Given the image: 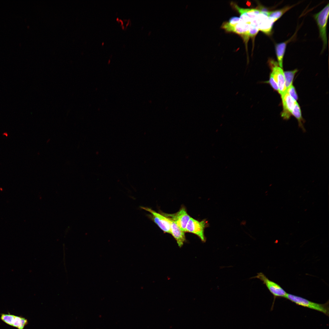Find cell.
Returning <instances> with one entry per match:
<instances>
[{
  "mask_svg": "<svg viewBox=\"0 0 329 329\" xmlns=\"http://www.w3.org/2000/svg\"><path fill=\"white\" fill-rule=\"evenodd\" d=\"M285 298L297 305L319 311L329 317L328 300L324 304H320L312 302L300 296L288 293Z\"/></svg>",
  "mask_w": 329,
  "mask_h": 329,
  "instance_id": "6da1fadb",
  "label": "cell"
},
{
  "mask_svg": "<svg viewBox=\"0 0 329 329\" xmlns=\"http://www.w3.org/2000/svg\"><path fill=\"white\" fill-rule=\"evenodd\" d=\"M329 8L328 3L320 11L313 16L319 28L320 37L323 42V50H324L327 44L326 28Z\"/></svg>",
  "mask_w": 329,
  "mask_h": 329,
  "instance_id": "7a4b0ae2",
  "label": "cell"
},
{
  "mask_svg": "<svg viewBox=\"0 0 329 329\" xmlns=\"http://www.w3.org/2000/svg\"><path fill=\"white\" fill-rule=\"evenodd\" d=\"M252 278H258L262 281L270 292L274 296V299L271 307V310L273 309L274 301L276 298H285L287 294V292L280 285L274 281L269 279L262 272L258 273L256 276Z\"/></svg>",
  "mask_w": 329,
  "mask_h": 329,
  "instance_id": "3957f363",
  "label": "cell"
},
{
  "mask_svg": "<svg viewBox=\"0 0 329 329\" xmlns=\"http://www.w3.org/2000/svg\"><path fill=\"white\" fill-rule=\"evenodd\" d=\"M268 63L271 72L270 73L277 83L278 88V92L281 95L286 91L284 73L282 68L274 60L270 59Z\"/></svg>",
  "mask_w": 329,
  "mask_h": 329,
  "instance_id": "277c9868",
  "label": "cell"
},
{
  "mask_svg": "<svg viewBox=\"0 0 329 329\" xmlns=\"http://www.w3.org/2000/svg\"><path fill=\"white\" fill-rule=\"evenodd\" d=\"M208 225L207 222L205 220L199 221L191 217L187 225L186 232L196 235L203 242H205L206 239L204 235V230Z\"/></svg>",
  "mask_w": 329,
  "mask_h": 329,
  "instance_id": "5b68a950",
  "label": "cell"
},
{
  "mask_svg": "<svg viewBox=\"0 0 329 329\" xmlns=\"http://www.w3.org/2000/svg\"><path fill=\"white\" fill-rule=\"evenodd\" d=\"M160 213L175 222L184 232L187 223L191 218L187 213L185 207L182 206L176 213L172 214L163 212Z\"/></svg>",
  "mask_w": 329,
  "mask_h": 329,
  "instance_id": "8992f818",
  "label": "cell"
},
{
  "mask_svg": "<svg viewBox=\"0 0 329 329\" xmlns=\"http://www.w3.org/2000/svg\"><path fill=\"white\" fill-rule=\"evenodd\" d=\"M140 207L151 213V215H148V217L153 220L164 232L171 234L170 224L168 218L150 208L142 206Z\"/></svg>",
  "mask_w": 329,
  "mask_h": 329,
  "instance_id": "52a82bcc",
  "label": "cell"
},
{
  "mask_svg": "<svg viewBox=\"0 0 329 329\" xmlns=\"http://www.w3.org/2000/svg\"><path fill=\"white\" fill-rule=\"evenodd\" d=\"M260 12L256 18L259 30L266 34H270L275 22L268 16V11L264 8L260 9Z\"/></svg>",
  "mask_w": 329,
  "mask_h": 329,
  "instance_id": "ba28073f",
  "label": "cell"
},
{
  "mask_svg": "<svg viewBox=\"0 0 329 329\" xmlns=\"http://www.w3.org/2000/svg\"><path fill=\"white\" fill-rule=\"evenodd\" d=\"M250 24L242 21L234 25H231L228 22H225L222 24V28L227 32H233L240 35L246 43L249 38V30Z\"/></svg>",
  "mask_w": 329,
  "mask_h": 329,
  "instance_id": "9c48e42d",
  "label": "cell"
},
{
  "mask_svg": "<svg viewBox=\"0 0 329 329\" xmlns=\"http://www.w3.org/2000/svg\"><path fill=\"white\" fill-rule=\"evenodd\" d=\"M281 96L283 107L281 115L284 119H288L291 115L297 101L286 91Z\"/></svg>",
  "mask_w": 329,
  "mask_h": 329,
  "instance_id": "30bf717a",
  "label": "cell"
},
{
  "mask_svg": "<svg viewBox=\"0 0 329 329\" xmlns=\"http://www.w3.org/2000/svg\"><path fill=\"white\" fill-rule=\"evenodd\" d=\"M168 219L170 224L171 234L176 240L178 246L181 247L186 241L185 232L173 221Z\"/></svg>",
  "mask_w": 329,
  "mask_h": 329,
  "instance_id": "8fae6325",
  "label": "cell"
},
{
  "mask_svg": "<svg viewBox=\"0 0 329 329\" xmlns=\"http://www.w3.org/2000/svg\"><path fill=\"white\" fill-rule=\"evenodd\" d=\"M289 40L284 42L276 44L275 45V50L278 64L282 68L283 67V59L285 49L288 43L290 41Z\"/></svg>",
  "mask_w": 329,
  "mask_h": 329,
  "instance_id": "7c38bea8",
  "label": "cell"
},
{
  "mask_svg": "<svg viewBox=\"0 0 329 329\" xmlns=\"http://www.w3.org/2000/svg\"><path fill=\"white\" fill-rule=\"evenodd\" d=\"M232 5L240 13V15H246L249 17L252 21L256 18L257 16L260 12V9L241 8L237 4L233 3H232Z\"/></svg>",
  "mask_w": 329,
  "mask_h": 329,
  "instance_id": "4fadbf2b",
  "label": "cell"
},
{
  "mask_svg": "<svg viewBox=\"0 0 329 329\" xmlns=\"http://www.w3.org/2000/svg\"><path fill=\"white\" fill-rule=\"evenodd\" d=\"M293 6V5L288 6L281 9L272 11H268V16L272 19L275 22L280 18L285 12Z\"/></svg>",
  "mask_w": 329,
  "mask_h": 329,
  "instance_id": "5bb4252c",
  "label": "cell"
},
{
  "mask_svg": "<svg viewBox=\"0 0 329 329\" xmlns=\"http://www.w3.org/2000/svg\"><path fill=\"white\" fill-rule=\"evenodd\" d=\"M292 114L297 119L299 126L302 129L303 132H305V129L303 125V123H304V121L302 116L300 107L297 102L295 103Z\"/></svg>",
  "mask_w": 329,
  "mask_h": 329,
  "instance_id": "9a60e30c",
  "label": "cell"
},
{
  "mask_svg": "<svg viewBox=\"0 0 329 329\" xmlns=\"http://www.w3.org/2000/svg\"><path fill=\"white\" fill-rule=\"evenodd\" d=\"M297 72L298 70L295 69L293 70L286 71L284 72L286 89L292 84L294 76Z\"/></svg>",
  "mask_w": 329,
  "mask_h": 329,
  "instance_id": "2e32d148",
  "label": "cell"
},
{
  "mask_svg": "<svg viewBox=\"0 0 329 329\" xmlns=\"http://www.w3.org/2000/svg\"><path fill=\"white\" fill-rule=\"evenodd\" d=\"M27 323V319L24 318L15 316L12 326L18 329H23Z\"/></svg>",
  "mask_w": 329,
  "mask_h": 329,
  "instance_id": "e0dca14e",
  "label": "cell"
},
{
  "mask_svg": "<svg viewBox=\"0 0 329 329\" xmlns=\"http://www.w3.org/2000/svg\"><path fill=\"white\" fill-rule=\"evenodd\" d=\"M259 30L258 25L256 19L255 18L250 23V27L249 30V37H255L257 34Z\"/></svg>",
  "mask_w": 329,
  "mask_h": 329,
  "instance_id": "ac0fdd59",
  "label": "cell"
},
{
  "mask_svg": "<svg viewBox=\"0 0 329 329\" xmlns=\"http://www.w3.org/2000/svg\"><path fill=\"white\" fill-rule=\"evenodd\" d=\"M15 316L10 314H2L1 319L6 324L12 326Z\"/></svg>",
  "mask_w": 329,
  "mask_h": 329,
  "instance_id": "d6986e66",
  "label": "cell"
},
{
  "mask_svg": "<svg viewBox=\"0 0 329 329\" xmlns=\"http://www.w3.org/2000/svg\"><path fill=\"white\" fill-rule=\"evenodd\" d=\"M286 91L294 100L296 101L298 99V97L295 88L292 84L286 89Z\"/></svg>",
  "mask_w": 329,
  "mask_h": 329,
  "instance_id": "ffe728a7",
  "label": "cell"
},
{
  "mask_svg": "<svg viewBox=\"0 0 329 329\" xmlns=\"http://www.w3.org/2000/svg\"><path fill=\"white\" fill-rule=\"evenodd\" d=\"M264 83L269 84L275 90L278 92L279 90L278 85L271 75L270 74L269 80L265 82Z\"/></svg>",
  "mask_w": 329,
  "mask_h": 329,
  "instance_id": "44dd1931",
  "label": "cell"
},
{
  "mask_svg": "<svg viewBox=\"0 0 329 329\" xmlns=\"http://www.w3.org/2000/svg\"><path fill=\"white\" fill-rule=\"evenodd\" d=\"M242 21V20L237 17H233L230 18L228 22L229 24L234 25Z\"/></svg>",
  "mask_w": 329,
  "mask_h": 329,
  "instance_id": "7402d4cb",
  "label": "cell"
}]
</instances>
